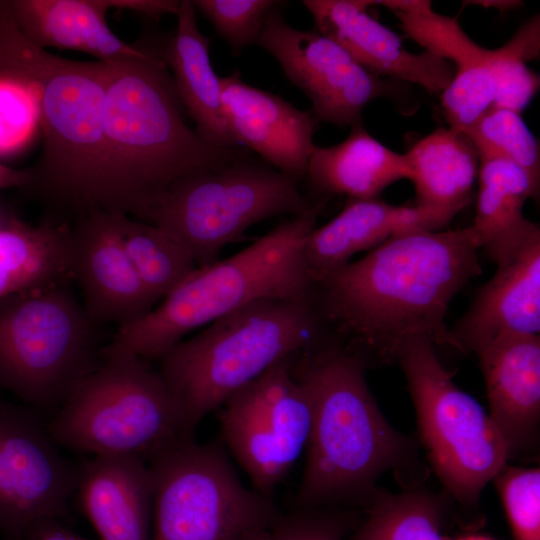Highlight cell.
Segmentation results:
<instances>
[{
	"label": "cell",
	"mask_w": 540,
	"mask_h": 540,
	"mask_svg": "<svg viewBox=\"0 0 540 540\" xmlns=\"http://www.w3.org/2000/svg\"><path fill=\"white\" fill-rule=\"evenodd\" d=\"M391 10L406 35L425 51L455 64V73L473 69L486 60L488 49L474 42L456 19L435 12L430 1H375Z\"/></svg>",
	"instance_id": "f546056e"
},
{
	"label": "cell",
	"mask_w": 540,
	"mask_h": 540,
	"mask_svg": "<svg viewBox=\"0 0 540 540\" xmlns=\"http://www.w3.org/2000/svg\"><path fill=\"white\" fill-rule=\"evenodd\" d=\"M70 238L72 279L94 323L119 328L153 309L155 303L124 248L118 213L94 210L73 219Z\"/></svg>",
	"instance_id": "9a60e30c"
},
{
	"label": "cell",
	"mask_w": 540,
	"mask_h": 540,
	"mask_svg": "<svg viewBox=\"0 0 540 540\" xmlns=\"http://www.w3.org/2000/svg\"><path fill=\"white\" fill-rule=\"evenodd\" d=\"M297 181L247 154L178 179L138 220L164 230L203 267L251 226L309 211Z\"/></svg>",
	"instance_id": "8fae6325"
},
{
	"label": "cell",
	"mask_w": 540,
	"mask_h": 540,
	"mask_svg": "<svg viewBox=\"0 0 540 540\" xmlns=\"http://www.w3.org/2000/svg\"><path fill=\"white\" fill-rule=\"evenodd\" d=\"M312 301L262 299L181 340L158 361L191 433L201 420L273 365L311 348L318 333Z\"/></svg>",
	"instance_id": "8992f818"
},
{
	"label": "cell",
	"mask_w": 540,
	"mask_h": 540,
	"mask_svg": "<svg viewBox=\"0 0 540 540\" xmlns=\"http://www.w3.org/2000/svg\"><path fill=\"white\" fill-rule=\"evenodd\" d=\"M539 16L530 19L502 47L488 51L494 83L493 107L516 113L529 104L539 89L540 77L526 62L539 56Z\"/></svg>",
	"instance_id": "4dcf8cb0"
},
{
	"label": "cell",
	"mask_w": 540,
	"mask_h": 540,
	"mask_svg": "<svg viewBox=\"0 0 540 540\" xmlns=\"http://www.w3.org/2000/svg\"><path fill=\"white\" fill-rule=\"evenodd\" d=\"M47 427L58 446L93 456L135 454L145 460L174 441L194 438L160 373L136 357L103 359Z\"/></svg>",
	"instance_id": "30bf717a"
},
{
	"label": "cell",
	"mask_w": 540,
	"mask_h": 540,
	"mask_svg": "<svg viewBox=\"0 0 540 540\" xmlns=\"http://www.w3.org/2000/svg\"><path fill=\"white\" fill-rule=\"evenodd\" d=\"M283 359L219 408L220 439L252 488L271 497L305 450L312 419L306 385Z\"/></svg>",
	"instance_id": "7c38bea8"
},
{
	"label": "cell",
	"mask_w": 540,
	"mask_h": 540,
	"mask_svg": "<svg viewBox=\"0 0 540 540\" xmlns=\"http://www.w3.org/2000/svg\"><path fill=\"white\" fill-rule=\"evenodd\" d=\"M280 1L272 0H194L200 11L228 43L233 55L255 44L267 12Z\"/></svg>",
	"instance_id": "836d02e7"
},
{
	"label": "cell",
	"mask_w": 540,
	"mask_h": 540,
	"mask_svg": "<svg viewBox=\"0 0 540 540\" xmlns=\"http://www.w3.org/2000/svg\"><path fill=\"white\" fill-rule=\"evenodd\" d=\"M445 540H451L447 537H445ZM456 540H495L489 536H485V535H475V534H471V535H467V536H464V537H460Z\"/></svg>",
	"instance_id": "ab89813d"
},
{
	"label": "cell",
	"mask_w": 540,
	"mask_h": 540,
	"mask_svg": "<svg viewBox=\"0 0 540 540\" xmlns=\"http://www.w3.org/2000/svg\"><path fill=\"white\" fill-rule=\"evenodd\" d=\"M39 130L34 95L20 86L0 81V155L25 147Z\"/></svg>",
	"instance_id": "d590c367"
},
{
	"label": "cell",
	"mask_w": 540,
	"mask_h": 540,
	"mask_svg": "<svg viewBox=\"0 0 540 540\" xmlns=\"http://www.w3.org/2000/svg\"><path fill=\"white\" fill-rule=\"evenodd\" d=\"M57 447L38 410L0 394V531L9 540L66 516L83 462Z\"/></svg>",
	"instance_id": "4fadbf2b"
},
{
	"label": "cell",
	"mask_w": 540,
	"mask_h": 540,
	"mask_svg": "<svg viewBox=\"0 0 540 540\" xmlns=\"http://www.w3.org/2000/svg\"><path fill=\"white\" fill-rule=\"evenodd\" d=\"M70 284L0 298V388L38 411H57L108 343Z\"/></svg>",
	"instance_id": "52a82bcc"
},
{
	"label": "cell",
	"mask_w": 540,
	"mask_h": 540,
	"mask_svg": "<svg viewBox=\"0 0 540 540\" xmlns=\"http://www.w3.org/2000/svg\"><path fill=\"white\" fill-rule=\"evenodd\" d=\"M476 214L471 226L480 249L504 266L540 240L537 224L523 214L528 198L539 195L531 177L504 159L480 160Z\"/></svg>",
	"instance_id": "cb8c5ba5"
},
{
	"label": "cell",
	"mask_w": 540,
	"mask_h": 540,
	"mask_svg": "<svg viewBox=\"0 0 540 540\" xmlns=\"http://www.w3.org/2000/svg\"><path fill=\"white\" fill-rule=\"evenodd\" d=\"M413 230H439L416 206L392 205L378 198H349L325 225L314 228L304 245L306 265L317 283L350 262L358 252L374 249Z\"/></svg>",
	"instance_id": "44dd1931"
},
{
	"label": "cell",
	"mask_w": 540,
	"mask_h": 540,
	"mask_svg": "<svg viewBox=\"0 0 540 540\" xmlns=\"http://www.w3.org/2000/svg\"><path fill=\"white\" fill-rule=\"evenodd\" d=\"M479 250L471 226L396 235L317 283L325 312L367 362H395L418 338L449 345L445 316L481 273Z\"/></svg>",
	"instance_id": "6da1fadb"
},
{
	"label": "cell",
	"mask_w": 540,
	"mask_h": 540,
	"mask_svg": "<svg viewBox=\"0 0 540 540\" xmlns=\"http://www.w3.org/2000/svg\"><path fill=\"white\" fill-rule=\"evenodd\" d=\"M152 540H269L283 514L240 480L221 439L174 441L147 459Z\"/></svg>",
	"instance_id": "9c48e42d"
},
{
	"label": "cell",
	"mask_w": 540,
	"mask_h": 540,
	"mask_svg": "<svg viewBox=\"0 0 540 540\" xmlns=\"http://www.w3.org/2000/svg\"><path fill=\"white\" fill-rule=\"evenodd\" d=\"M462 132L479 161L504 159L523 169L539 186V142L519 113L491 106Z\"/></svg>",
	"instance_id": "1f68e13d"
},
{
	"label": "cell",
	"mask_w": 540,
	"mask_h": 540,
	"mask_svg": "<svg viewBox=\"0 0 540 540\" xmlns=\"http://www.w3.org/2000/svg\"><path fill=\"white\" fill-rule=\"evenodd\" d=\"M415 188V204L438 229L471 201L478 154L466 136L451 127L437 128L405 154Z\"/></svg>",
	"instance_id": "d4e9b609"
},
{
	"label": "cell",
	"mask_w": 540,
	"mask_h": 540,
	"mask_svg": "<svg viewBox=\"0 0 540 540\" xmlns=\"http://www.w3.org/2000/svg\"><path fill=\"white\" fill-rule=\"evenodd\" d=\"M316 31L343 47L360 65L381 77L417 84L441 94L455 69L447 60L424 51L407 50L400 37L368 13L374 1L304 0Z\"/></svg>",
	"instance_id": "2e32d148"
},
{
	"label": "cell",
	"mask_w": 540,
	"mask_h": 540,
	"mask_svg": "<svg viewBox=\"0 0 540 540\" xmlns=\"http://www.w3.org/2000/svg\"><path fill=\"white\" fill-rule=\"evenodd\" d=\"M433 345L414 339L396 361L406 377L429 462L456 504L455 520L475 530L484 522L481 492L507 464L509 452L490 415L455 384Z\"/></svg>",
	"instance_id": "ba28073f"
},
{
	"label": "cell",
	"mask_w": 540,
	"mask_h": 540,
	"mask_svg": "<svg viewBox=\"0 0 540 540\" xmlns=\"http://www.w3.org/2000/svg\"><path fill=\"white\" fill-rule=\"evenodd\" d=\"M31 179L29 168L18 169L0 162V190L18 188L26 191Z\"/></svg>",
	"instance_id": "74e56055"
},
{
	"label": "cell",
	"mask_w": 540,
	"mask_h": 540,
	"mask_svg": "<svg viewBox=\"0 0 540 540\" xmlns=\"http://www.w3.org/2000/svg\"><path fill=\"white\" fill-rule=\"evenodd\" d=\"M465 4L477 5L484 8H493L499 11L505 12L513 10L521 5L520 1L515 0H478V1H466Z\"/></svg>",
	"instance_id": "f35d334b"
},
{
	"label": "cell",
	"mask_w": 540,
	"mask_h": 540,
	"mask_svg": "<svg viewBox=\"0 0 540 540\" xmlns=\"http://www.w3.org/2000/svg\"><path fill=\"white\" fill-rule=\"evenodd\" d=\"M540 332V240L497 267L457 325L449 345L477 352L500 335Z\"/></svg>",
	"instance_id": "ffe728a7"
},
{
	"label": "cell",
	"mask_w": 540,
	"mask_h": 540,
	"mask_svg": "<svg viewBox=\"0 0 540 540\" xmlns=\"http://www.w3.org/2000/svg\"><path fill=\"white\" fill-rule=\"evenodd\" d=\"M319 206L276 226L236 254L197 267L140 319L119 327L102 357L159 360L189 332L262 299L312 301L304 245Z\"/></svg>",
	"instance_id": "5b68a950"
},
{
	"label": "cell",
	"mask_w": 540,
	"mask_h": 540,
	"mask_svg": "<svg viewBox=\"0 0 540 540\" xmlns=\"http://www.w3.org/2000/svg\"><path fill=\"white\" fill-rule=\"evenodd\" d=\"M513 540H540V470L505 465L493 479Z\"/></svg>",
	"instance_id": "d6a6232c"
},
{
	"label": "cell",
	"mask_w": 540,
	"mask_h": 540,
	"mask_svg": "<svg viewBox=\"0 0 540 540\" xmlns=\"http://www.w3.org/2000/svg\"><path fill=\"white\" fill-rule=\"evenodd\" d=\"M175 33L160 42L162 56L197 134L210 145L239 147L223 113L220 77L212 68L210 39L198 28L192 1L182 0Z\"/></svg>",
	"instance_id": "603a6c76"
},
{
	"label": "cell",
	"mask_w": 540,
	"mask_h": 540,
	"mask_svg": "<svg viewBox=\"0 0 540 540\" xmlns=\"http://www.w3.org/2000/svg\"><path fill=\"white\" fill-rule=\"evenodd\" d=\"M72 281L70 222L31 225L0 206V298Z\"/></svg>",
	"instance_id": "484cf974"
},
{
	"label": "cell",
	"mask_w": 540,
	"mask_h": 540,
	"mask_svg": "<svg viewBox=\"0 0 540 540\" xmlns=\"http://www.w3.org/2000/svg\"><path fill=\"white\" fill-rule=\"evenodd\" d=\"M23 540H90L65 527L61 520L41 524Z\"/></svg>",
	"instance_id": "8d00e7d4"
},
{
	"label": "cell",
	"mask_w": 540,
	"mask_h": 540,
	"mask_svg": "<svg viewBox=\"0 0 540 540\" xmlns=\"http://www.w3.org/2000/svg\"><path fill=\"white\" fill-rule=\"evenodd\" d=\"M366 359L350 348L312 347L292 358L309 390L312 419L295 508L368 510L386 492L380 477L413 463V441L383 416L366 378Z\"/></svg>",
	"instance_id": "3957f363"
},
{
	"label": "cell",
	"mask_w": 540,
	"mask_h": 540,
	"mask_svg": "<svg viewBox=\"0 0 540 540\" xmlns=\"http://www.w3.org/2000/svg\"><path fill=\"white\" fill-rule=\"evenodd\" d=\"M118 225L124 248L154 303L197 268L189 252L159 227L121 213Z\"/></svg>",
	"instance_id": "f1b7e54d"
},
{
	"label": "cell",
	"mask_w": 540,
	"mask_h": 540,
	"mask_svg": "<svg viewBox=\"0 0 540 540\" xmlns=\"http://www.w3.org/2000/svg\"><path fill=\"white\" fill-rule=\"evenodd\" d=\"M306 174L311 185L322 192L374 199L394 182L410 180L411 169L404 154L380 143L359 122L341 143L314 146Z\"/></svg>",
	"instance_id": "4316f807"
},
{
	"label": "cell",
	"mask_w": 540,
	"mask_h": 540,
	"mask_svg": "<svg viewBox=\"0 0 540 540\" xmlns=\"http://www.w3.org/2000/svg\"><path fill=\"white\" fill-rule=\"evenodd\" d=\"M281 3L267 12L255 44L305 93L316 119L337 126L361 122L365 106L389 91L387 83L330 38L289 25L278 9Z\"/></svg>",
	"instance_id": "5bb4252c"
},
{
	"label": "cell",
	"mask_w": 540,
	"mask_h": 540,
	"mask_svg": "<svg viewBox=\"0 0 540 540\" xmlns=\"http://www.w3.org/2000/svg\"><path fill=\"white\" fill-rule=\"evenodd\" d=\"M12 14L22 32L46 49L76 50L109 65L142 56L146 44H128L109 28L111 0H12Z\"/></svg>",
	"instance_id": "7402d4cb"
},
{
	"label": "cell",
	"mask_w": 540,
	"mask_h": 540,
	"mask_svg": "<svg viewBox=\"0 0 540 540\" xmlns=\"http://www.w3.org/2000/svg\"><path fill=\"white\" fill-rule=\"evenodd\" d=\"M358 511L343 506L295 508L283 514L269 540H344L360 521Z\"/></svg>",
	"instance_id": "e575fe53"
},
{
	"label": "cell",
	"mask_w": 540,
	"mask_h": 540,
	"mask_svg": "<svg viewBox=\"0 0 540 540\" xmlns=\"http://www.w3.org/2000/svg\"><path fill=\"white\" fill-rule=\"evenodd\" d=\"M74 496L101 540H152L153 484L143 457L98 455L84 461Z\"/></svg>",
	"instance_id": "d6986e66"
},
{
	"label": "cell",
	"mask_w": 540,
	"mask_h": 540,
	"mask_svg": "<svg viewBox=\"0 0 540 540\" xmlns=\"http://www.w3.org/2000/svg\"><path fill=\"white\" fill-rule=\"evenodd\" d=\"M107 67L100 210L140 219L178 179L248 154L210 145L188 126L160 42Z\"/></svg>",
	"instance_id": "7a4b0ae2"
},
{
	"label": "cell",
	"mask_w": 540,
	"mask_h": 540,
	"mask_svg": "<svg viewBox=\"0 0 540 540\" xmlns=\"http://www.w3.org/2000/svg\"><path fill=\"white\" fill-rule=\"evenodd\" d=\"M107 73L103 62L62 58L34 44L9 1H0V81L34 95L43 135L26 192L66 221L100 210Z\"/></svg>",
	"instance_id": "277c9868"
},
{
	"label": "cell",
	"mask_w": 540,
	"mask_h": 540,
	"mask_svg": "<svg viewBox=\"0 0 540 540\" xmlns=\"http://www.w3.org/2000/svg\"><path fill=\"white\" fill-rule=\"evenodd\" d=\"M224 117L237 143L295 179L306 174L315 118L281 97L245 83L239 71L220 77Z\"/></svg>",
	"instance_id": "e0dca14e"
},
{
	"label": "cell",
	"mask_w": 540,
	"mask_h": 540,
	"mask_svg": "<svg viewBox=\"0 0 540 540\" xmlns=\"http://www.w3.org/2000/svg\"><path fill=\"white\" fill-rule=\"evenodd\" d=\"M478 355L490 417L507 445L509 458L536 446L540 423V337L505 334Z\"/></svg>",
	"instance_id": "ac0fdd59"
},
{
	"label": "cell",
	"mask_w": 540,
	"mask_h": 540,
	"mask_svg": "<svg viewBox=\"0 0 540 540\" xmlns=\"http://www.w3.org/2000/svg\"><path fill=\"white\" fill-rule=\"evenodd\" d=\"M451 504L421 487L385 493L366 510L350 540H445L442 534Z\"/></svg>",
	"instance_id": "83f0119b"
}]
</instances>
